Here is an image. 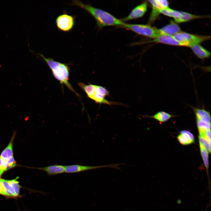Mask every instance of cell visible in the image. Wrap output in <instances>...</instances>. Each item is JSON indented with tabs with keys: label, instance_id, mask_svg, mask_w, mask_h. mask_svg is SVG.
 <instances>
[{
	"label": "cell",
	"instance_id": "cell-14",
	"mask_svg": "<svg viewBox=\"0 0 211 211\" xmlns=\"http://www.w3.org/2000/svg\"><path fill=\"white\" fill-rule=\"evenodd\" d=\"M176 116L165 111H161L157 112L152 115H143L142 117L153 118L159 122H164L167 121L171 118Z\"/></svg>",
	"mask_w": 211,
	"mask_h": 211
},
{
	"label": "cell",
	"instance_id": "cell-8",
	"mask_svg": "<svg viewBox=\"0 0 211 211\" xmlns=\"http://www.w3.org/2000/svg\"><path fill=\"white\" fill-rule=\"evenodd\" d=\"M124 164V163H122L96 166L82 165L79 164L70 165L65 166V173H79L98 168L107 167L120 169V168L118 167V166Z\"/></svg>",
	"mask_w": 211,
	"mask_h": 211
},
{
	"label": "cell",
	"instance_id": "cell-21",
	"mask_svg": "<svg viewBox=\"0 0 211 211\" xmlns=\"http://www.w3.org/2000/svg\"><path fill=\"white\" fill-rule=\"evenodd\" d=\"M17 178L12 180H8V181L18 196L20 193V186L19 182L17 181Z\"/></svg>",
	"mask_w": 211,
	"mask_h": 211
},
{
	"label": "cell",
	"instance_id": "cell-9",
	"mask_svg": "<svg viewBox=\"0 0 211 211\" xmlns=\"http://www.w3.org/2000/svg\"><path fill=\"white\" fill-rule=\"evenodd\" d=\"M147 7L146 2L142 3L134 8L128 16L121 20L124 22L141 17L147 11Z\"/></svg>",
	"mask_w": 211,
	"mask_h": 211
},
{
	"label": "cell",
	"instance_id": "cell-15",
	"mask_svg": "<svg viewBox=\"0 0 211 211\" xmlns=\"http://www.w3.org/2000/svg\"><path fill=\"white\" fill-rule=\"evenodd\" d=\"M15 136V134H14L9 144L2 152L0 156V158L7 163L8 160L13 156V143Z\"/></svg>",
	"mask_w": 211,
	"mask_h": 211
},
{
	"label": "cell",
	"instance_id": "cell-10",
	"mask_svg": "<svg viewBox=\"0 0 211 211\" xmlns=\"http://www.w3.org/2000/svg\"><path fill=\"white\" fill-rule=\"evenodd\" d=\"M152 41L173 45L189 47L188 43H182L177 41L173 35L161 36L154 39Z\"/></svg>",
	"mask_w": 211,
	"mask_h": 211
},
{
	"label": "cell",
	"instance_id": "cell-7",
	"mask_svg": "<svg viewBox=\"0 0 211 211\" xmlns=\"http://www.w3.org/2000/svg\"><path fill=\"white\" fill-rule=\"evenodd\" d=\"M75 17L64 12L57 17L55 23L58 29L65 32L71 31L75 24Z\"/></svg>",
	"mask_w": 211,
	"mask_h": 211
},
{
	"label": "cell",
	"instance_id": "cell-2",
	"mask_svg": "<svg viewBox=\"0 0 211 211\" xmlns=\"http://www.w3.org/2000/svg\"><path fill=\"white\" fill-rule=\"evenodd\" d=\"M39 55L51 69L55 77L61 84L65 85L69 89L77 94L68 81L69 69L68 65L57 61L52 58L46 57L42 54Z\"/></svg>",
	"mask_w": 211,
	"mask_h": 211
},
{
	"label": "cell",
	"instance_id": "cell-18",
	"mask_svg": "<svg viewBox=\"0 0 211 211\" xmlns=\"http://www.w3.org/2000/svg\"><path fill=\"white\" fill-rule=\"evenodd\" d=\"M182 16L179 18L174 19L175 21L178 23L189 21L193 19L202 17L201 16L192 14L184 11H181Z\"/></svg>",
	"mask_w": 211,
	"mask_h": 211
},
{
	"label": "cell",
	"instance_id": "cell-6",
	"mask_svg": "<svg viewBox=\"0 0 211 211\" xmlns=\"http://www.w3.org/2000/svg\"><path fill=\"white\" fill-rule=\"evenodd\" d=\"M173 36L176 40L180 42L188 43L190 47L193 45L199 44L210 38L209 36L195 35L182 32L177 33Z\"/></svg>",
	"mask_w": 211,
	"mask_h": 211
},
{
	"label": "cell",
	"instance_id": "cell-4",
	"mask_svg": "<svg viewBox=\"0 0 211 211\" xmlns=\"http://www.w3.org/2000/svg\"><path fill=\"white\" fill-rule=\"evenodd\" d=\"M195 113L199 136H203L207 130L210 129V112L204 108L191 107Z\"/></svg>",
	"mask_w": 211,
	"mask_h": 211
},
{
	"label": "cell",
	"instance_id": "cell-12",
	"mask_svg": "<svg viewBox=\"0 0 211 211\" xmlns=\"http://www.w3.org/2000/svg\"><path fill=\"white\" fill-rule=\"evenodd\" d=\"M160 36L165 35L173 36L181 32V29L179 26L174 23L169 24L159 29Z\"/></svg>",
	"mask_w": 211,
	"mask_h": 211
},
{
	"label": "cell",
	"instance_id": "cell-1",
	"mask_svg": "<svg viewBox=\"0 0 211 211\" xmlns=\"http://www.w3.org/2000/svg\"><path fill=\"white\" fill-rule=\"evenodd\" d=\"M71 4L79 6L89 12L95 19L97 26L100 28L110 26L122 27L125 23L108 12L90 4H84L80 1L73 0Z\"/></svg>",
	"mask_w": 211,
	"mask_h": 211
},
{
	"label": "cell",
	"instance_id": "cell-16",
	"mask_svg": "<svg viewBox=\"0 0 211 211\" xmlns=\"http://www.w3.org/2000/svg\"><path fill=\"white\" fill-rule=\"evenodd\" d=\"M190 47L195 55L200 59L207 58L210 55V53L199 44L193 45Z\"/></svg>",
	"mask_w": 211,
	"mask_h": 211
},
{
	"label": "cell",
	"instance_id": "cell-19",
	"mask_svg": "<svg viewBox=\"0 0 211 211\" xmlns=\"http://www.w3.org/2000/svg\"><path fill=\"white\" fill-rule=\"evenodd\" d=\"M200 152L202 157L206 169H207L208 168V152L204 148L203 146L200 144Z\"/></svg>",
	"mask_w": 211,
	"mask_h": 211
},
{
	"label": "cell",
	"instance_id": "cell-13",
	"mask_svg": "<svg viewBox=\"0 0 211 211\" xmlns=\"http://www.w3.org/2000/svg\"><path fill=\"white\" fill-rule=\"evenodd\" d=\"M177 139L182 144L186 145L192 144L195 142L193 135L191 132L186 130H182L177 136Z\"/></svg>",
	"mask_w": 211,
	"mask_h": 211
},
{
	"label": "cell",
	"instance_id": "cell-24",
	"mask_svg": "<svg viewBox=\"0 0 211 211\" xmlns=\"http://www.w3.org/2000/svg\"><path fill=\"white\" fill-rule=\"evenodd\" d=\"M159 2L163 7L164 9L169 8V2L166 0H158Z\"/></svg>",
	"mask_w": 211,
	"mask_h": 211
},
{
	"label": "cell",
	"instance_id": "cell-11",
	"mask_svg": "<svg viewBox=\"0 0 211 211\" xmlns=\"http://www.w3.org/2000/svg\"><path fill=\"white\" fill-rule=\"evenodd\" d=\"M33 168L44 171L48 175L52 176L65 173V166L55 164L42 167Z\"/></svg>",
	"mask_w": 211,
	"mask_h": 211
},
{
	"label": "cell",
	"instance_id": "cell-3",
	"mask_svg": "<svg viewBox=\"0 0 211 211\" xmlns=\"http://www.w3.org/2000/svg\"><path fill=\"white\" fill-rule=\"evenodd\" d=\"M79 85L86 93L87 96L96 103L110 105H125L118 102L106 100L105 98L109 96L110 93L105 87L92 84L86 85L81 82L79 83Z\"/></svg>",
	"mask_w": 211,
	"mask_h": 211
},
{
	"label": "cell",
	"instance_id": "cell-20",
	"mask_svg": "<svg viewBox=\"0 0 211 211\" xmlns=\"http://www.w3.org/2000/svg\"><path fill=\"white\" fill-rule=\"evenodd\" d=\"M199 143L201 144L204 148L208 152H211V142L206 138L199 136Z\"/></svg>",
	"mask_w": 211,
	"mask_h": 211
},
{
	"label": "cell",
	"instance_id": "cell-5",
	"mask_svg": "<svg viewBox=\"0 0 211 211\" xmlns=\"http://www.w3.org/2000/svg\"><path fill=\"white\" fill-rule=\"evenodd\" d=\"M121 27L139 35L154 39L160 36L159 29L148 25L125 23Z\"/></svg>",
	"mask_w": 211,
	"mask_h": 211
},
{
	"label": "cell",
	"instance_id": "cell-22",
	"mask_svg": "<svg viewBox=\"0 0 211 211\" xmlns=\"http://www.w3.org/2000/svg\"><path fill=\"white\" fill-rule=\"evenodd\" d=\"M9 168L7 163L0 158V177Z\"/></svg>",
	"mask_w": 211,
	"mask_h": 211
},
{
	"label": "cell",
	"instance_id": "cell-23",
	"mask_svg": "<svg viewBox=\"0 0 211 211\" xmlns=\"http://www.w3.org/2000/svg\"><path fill=\"white\" fill-rule=\"evenodd\" d=\"M0 194L8 197L1 181V178L0 177Z\"/></svg>",
	"mask_w": 211,
	"mask_h": 211
},
{
	"label": "cell",
	"instance_id": "cell-17",
	"mask_svg": "<svg viewBox=\"0 0 211 211\" xmlns=\"http://www.w3.org/2000/svg\"><path fill=\"white\" fill-rule=\"evenodd\" d=\"M160 13L166 16L173 17L174 19L181 18L182 16L181 12L171 9L169 7L158 10Z\"/></svg>",
	"mask_w": 211,
	"mask_h": 211
}]
</instances>
